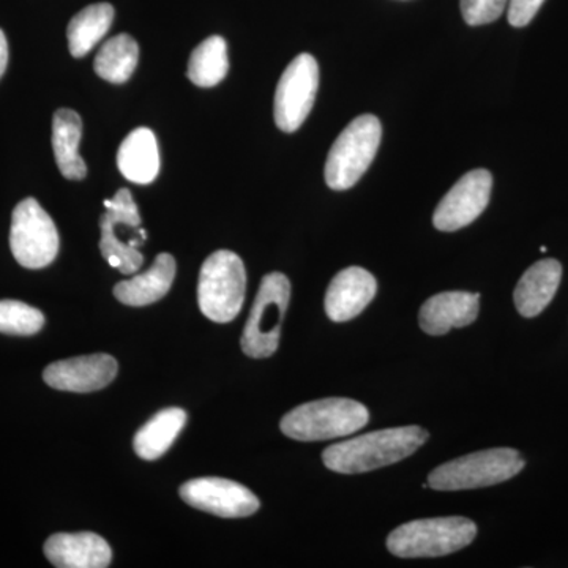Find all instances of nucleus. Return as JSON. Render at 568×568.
<instances>
[{
  "instance_id": "obj_17",
  "label": "nucleus",
  "mask_w": 568,
  "mask_h": 568,
  "mask_svg": "<svg viewBox=\"0 0 568 568\" xmlns=\"http://www.w3.org/2000/svg\"><path fill=\"white\" fill-rule=\"evenodd\" d=\"M174 278L175 260L171 254L162 253L156 256L148 272L115 284L114 295L123 305L145 306L155 304L170 293Z\"/></svg>"
},
{
  "instance_id": "obj_8",
  "label": "nucleus",
  "mask_w": 568,
  "mask_h": 568,
  "mask_svg": "<svg viewBox=\"0 0 568 568\" xmlns=\"http://www.w3.org/2000/svg\"><path fill=\"white\" fill-rule=\"evenodd\" d=\"M10 248L14 260L26 268H43L59 253V233L50 213L39 201L26 197L11 215Z\"/></svg>"
},
{
  "instance_id": "obj_1",
  "label": "nucleus",
  "mask_w": 568,
  "mask_h": 568,
  "mask_svg": "<svg viewBox=\"0 0 568 568\" xmlns=\"http://www.w3.org/2000/svg\"><path fill=\"white\" fill-rule=\"evenodd\" d=\"M428 437V432L416 425L379 429L325 448L323 462L338 474L369 473L416 454Z\"/></svg>"
},
{
  "instance_id": "obj_4",
  "label": "nucleus",
  "mask_w": 568,
  "mask_h": 568,
  "mask_svg": "<svg viewBox=\"0 0 568 568\" xmlns=\"http://www.w3.org/2000/svg\"><path fill=\"white\" fill-rule=\"evenodd\" d=\"M383 138V125L373 114L355 118L336 138L325 162V183L345 192L361 181L372 166Z\"/></svg>"
},
{
  "instance_id": "obj_3",
  "label": "nucleus",
  "mask_w": 568,
  "mask_h": 568,
  "mask_svg": "<svg viewBox=\"0 0 568 568\" xmlns=\"http://www.w3.org/2000/svg\"><path fill=\"white\" fill-rule=\"evenodd\" d=\"M474 521L463 517L428 518L406 523L387 538V548L398 558H439L473 544Z\"/></svg>"
},
{
  "instance_id": "obj_18",
  "label": "nucleus",
  "mask_w": 568,
  "mask_h": 568,
  "mask_svg": "<svg viewBox=\"0 0 568 568\" xmlns=\"http://www.w3.org/2000/svg\"><path fill=\"white\" fill-rule=\"evenodd\" d=\"M118 166L126 181L148 185L160 173V152L155 134L141 126L123 140L118 152Z\"/></svg>"
},
{
  "instance_id": "obj_11",
  "label": "nucleus",
  "mask_w": 568,
  "mask_h": 568,
  "mask_svg": "<svg viewBox=\"0 0 568 568\" xmlns=\"http://www.w3.org/2000/svg\"><path fill=\"white\" fill-rule=\"evenodd\" d=\"M181 497L189 506L222 518L250 517L260 508V499L248 488L227 478H194L182 485Z\"/></svg>"
},
{
  "instance_id": "obj_6",
  "label": "nucleus",
  "mask_w": 568,
  "mask_h": 568,
  "mask_svg": "<svg viewBox=\"0 0 568 568\" xmlns=\"http://www.w3.org/2000/svg\"><path fill=\"white\" fill-rule=\"evenodd\" d=\"M525 459L514 448H488L436 467L428 485L437 491L493 487L521 473Z\"/></svg>"
},
{
  "instance_id": "obj_2",
  "label": "nucleus",
  "mask_w": 568,
  "mask_h": 568,
  "mask_svg": "<svg viewBox=\"0 0 568 568\" xmlns=\"http://www.w3.org/2000/svg\"><path fill=\"white\" fill-rule=\"evenodd\" d=\"M368 420V409L362 403L349 398H324L295 407L283 417L280 426L291 439L312 443L354 435Z\"/></svg>"
},
{
  "instance_id": "obj_10",
  "label": "nucleus",
  "mask_w": 568,
  "mask_h": 568,
  "mask_svg": "<svg viewBox=\"0 0 568 568\" xmlns=\"http://www.w3.org/2000/svg\"><path fill=\"white\" fill-rule=\"evenodd\" d=\"M493 175L487 170H474L463 175L437 204L433 224L443 233H454L476 222L489 203Z\"/></svg>"
},
{
  "instance_id": "obj_25",
  "label": "nucleus",
  "mask_w": 568,
  "mask_h": 568,
  "mask_svg": "<svg viewBox=\"0 0 568 568\" xmlns=\"http://www.w3.org/2000/svg\"><path fill=\"white\" fill-rule=\"evenodd\" d=\"M463 20L469 26H485L503 17L508 0H462Z\"/></svg>"
},
{
  "instance_id": "obj_24",
  "label": "nucleus",
  "mask_w": 568,
  "mask_h": 568,
  "mask_svg": "<svg viewBox=\"0 0 568 568\" xmlns=\"http://www.w3.org/2000/svg\"><path fill=\"white\" fill-rule=\"evenodd\" d=\"M44 325L40 310L20 301H0V334L29 336Z\"/></svg>"
},
{
  "instance_id": "obj_7",
  "label": "nucleus",
  "mask_w": 568,
  "mask_h": 568,
  "mask_svg": "<svg viewBox=\"0 0 568 568\" xmlns=\"http://www.w3.org/2000/svg\"><path fill=\"white\" fill-rule=\"evenodd\" d=\"M290 301L287 276L280 272L265 275L242 335V349L248 357L267 358L278 349L280 332Z\"/></svg>"
},
{
  "instance_id": "obj_26",
  "label": "nucleus",
  "mask_w": 568,
  "mask_h": 568,
  "mask_svg": "<svg viewBox=\"0 0 568 568\" xmlns=\"http://www.w3.org/2000/svg\"><path fill=\"white\" fill-rule=\"evenodd\" d=\"M545 0H508V22L514 28H525L536 18Z\"/></svg>"
},
{
  "instance_id": "obj_9",
  "label": "nucleus",
  "mask_w": 568,
  "mask_h": 568,
  "mask_svg": "<svg viewBox=\"0 0 568 568\" xmlns=\"http://www.w3.org/2000/svg\"><path fill=\"white\" fill-rule=\"evenodd\" d=\"M320 88V65L308 52L298 54L286 67L275 92V123L284 133H294L304 125L315 104Z\"/></svg>"
},
{
  "instance_id": "obj_22",
  "label": "nucleus",
  "mask_w": 568,
  "mask_h": 568,
  "mask_svg": "<svg viewBox=\"0 0 568 568\" xmlns=\"http://www.w3.org/2000/svg\"><path fill=\"white\" fill-rule=\"evenodd\" d=\"M140 61V47L133 37L121 33L112 37L97 54L95 73L112 84H122L132 78Z\"/></svg>"
},
{
  "instance_id": "obj_16",
  "label": "nucleus",
  "mask_w": 568,
  "mask_h": 568,
  "mask_svg": "<svg viewBox=\"0 0 568 568\" xmlns=\"http://www.w3.org/2000/svg\"><path fill=\"white\" fill-rule=\"evenodd\" d=\"M562 265L556 260H541L530 265L515 290V305L519 315L536 317L544 312L558 293Z\"/></svg>"
},
{
  "instance_id": "obj_12",
  "label": "nucleus",
  "mask_w": 568,
  "mask_h": 568,
  "mask_svg": "<svg viewBox=\"0 0 568 568\" xmlns=\"http://www.w3.org/2000/svg\"><path fill=\"white\" fill-rule=\"evenodd\" d=\"M118 376V362L108 354L82 355L47 366L44 383L63 392L89 394L110 386Z\"/></svg>"
},
{
  "instance_id": "obj_21",
  "label": "nucleus",
  "mask_w": 568,
  "mask_h": 568,
  "mask_svg": "<svg viewBox=\"0 0 568 568\" xmlns=\"http://www.w3.org/2000/svg\"><path fill=\"white\" fill-rule=\"evenodd\" d=\"M114 21V9L111 3H93L74 14L67 29L69 48L73 58H84L97 43L110 31Z\"/></svg>"
},
{
  "instance_id": "obj_15",
  "label": "nucleus",
  "mask_w": 568,
  "mask_h": 568,
  "mask_svg": "<svg viewBox=\"0 0 568 568\" xmlns=\"http://www.w3.org/2000/svg\"><path fill=\"white\" fill-rule=\"evenodd\" d=\"M44 556L59 568H104L111 564L112 549L97 534H54L44 544Z\"/></svg>"
},
{
  "instance_id": "obj_14",
  "label": "nucleus",
  "mask_w": 568,
  "mask_h": 568,
  "mask_svg": "<svg viewBox=\"0 0 568 568\" xmlns=\"http://www.w3.org/2000/svg\"><path fill=\"white\" fill-rule=\"evenodd\" d=\"M480 295L450 291L433 295L418 313L422 331L428 335H446L452 328L466 327L477 320Z\"/></svg>"
},
{
  "instance_id": "obj_19",
  "label": "nucleus",
  "mask_w": 568,
  "mask_h": 568,
  "mask_svg": "<svg viewBox=\"0 0 568 568\" xmlns=\"http://www.w3.org/2000/svg\"><path fill=\"white\" fill-rule=\"evenodd\" d=\"M81 134L82 122L77 111L67 108L55 111L52 118V149L59 171L69 181H82L88 174V166L80 155Z\"/></svg>"
},
{
  "instance_id": "obj_5",
  "label": "nucleus",
  "mask_w": 568,
  "mask_h": 568,
  "mask_svg": "<svg viewBox=\"0 0 568 568\" xmlns=\"http://www.w3.org/2000/svg\"><path fill=\"white\" fill-rule=\"evenodd\" d=\"M245 291V265L237 254L220 250L205 260L197 283V304L205 317L231 323L244 306Z\"/></svg>"
},
{
  "instance_id": "obj_20",
  "label": "nucleus",
  "mask_w": 568,
  "mask_h": 568,
  "mask_svg": "<svg viewBox=\"0 0 568 568\" xmlns=\"http://www.w3.org/2000/svg\"><path fill=\"white\" fill-rule=\"evenodd\" d=\"M186 424V413L179 407L160 410L134 436V452L145 462L159 459L170 450Z\"/></svg>"
},
{
  "instance_id": "obj_13",
  "label": "nucleus",
  "mask_w": 568,
  "mask_h": 568,
  "mask_svg": "<svg viewBox=\"0 0 568 568\" xmlns=\"http://www.w3.org/2000/svg\"><path fill=\"white\" fill-rule=\"evenodd\" d=\"M377 291L375 276L362 267L338 272L325 294V313L334 323H346L372 304Z\"/></svg>"
},
{
  "instance_id": "obj_27",
  "label": "nucleus",
  "mask_w": 568,
  "mask_h": 568,
  "mask_svg": "<svg viewBox=\"0 0 568 568\" xmlns=\"http://www.w3.org/2000/svg\"><path fill=\"white\" fill-rule=\"evenodd\" d=\"M7 65H9V43H7L6 33L0 29V78L6 73Z\"/></svg>"
},
{
  "instance_id": "obj_23",
  "label": "nucleus",
  "mask_w": 568,
  "mask_h": 568,
  "mask_svg": "<svg viewBox=\"0 0 568 568\" xmlns=\"http://www.w3.org/2000/svg\"><path fill=\"white\" fill-rule=\"evenodd\" d=\"M230 70L226 40L212 36L201 41L189 61V80L200 88H213L226 78Z\"/></svg>"
}]
</instances>
